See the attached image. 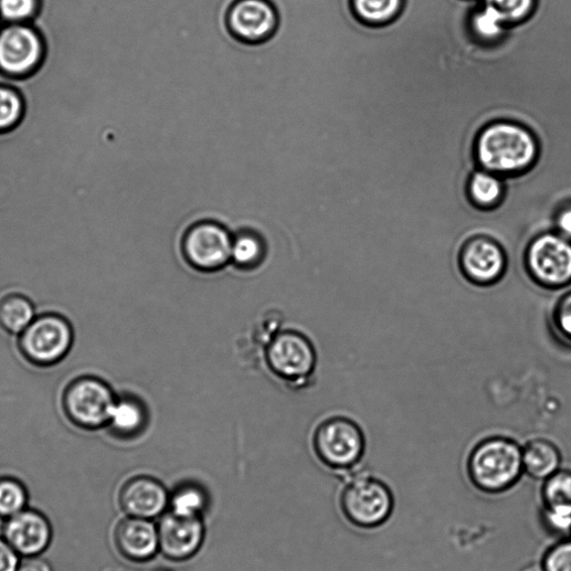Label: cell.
<instances>
[{"instance_id": "obj_8", "label": "cell", "mask_w": 571, "mask_h": 571, "mask_svg": "<svg viewBox=\"0 0 571 571\" xmlns=\"http://www.w3.org/2000/svg\"><path fill=\"white\" fill-rule=\"evenodd\" d=\"M318 458L336 470L353 469L362 459L366 437L360 426L346 417L322 422L314 435Z\"/></svg>"}, {"instance_id": "obj_18", "label": "cell", "mask_w": 571, "mask_h": 571, "mask_svg": "<svg viewBox=\"0 0 571 571\" xmlns=\"http://www.w3.org/2000/svg\"><path fill=\"white\" fill-rule=\"evenodd\" d=\"M562 455L548 440H533L522 447L524 473L535 480L544 482L560 470Z\"/></svg>"}, {"instance_id": "obj_21", "label": "cell", "mask_w": 571, "mask_h": 571, "mask_svg": "<svg viewBox=\"0 0 571 571\" xmlns=\"http://www.w3.org/2000/svg\"><path fill=\"white\" fill-rule=\"evenodd\" d=\"M467 192L475 207L491 210L501 203L505 183L501 177L479 169L470 177Z\"/></svg>"}, {"instance_id": "obj_26", "label": "cell", "mask_w": 571, "mask_h": 571, "mask_svg": "<svg viewBox=\"0 0 571 571\" xmlns=\"http://www.w3.org/2000/svg\"><path fill=\"white\" fill-rule=\"evenodd\" d=\"M41 12V0H0V22L33 24Z\"/></svg>"}, {"instance_id": "obj_9", "label": "cell", "mask_w": 571, "mask_h": 571, "mask_svg": "<svg viewBox=\"0 0 571 571\" xmlns=\"http://www.w3.org/2000/svg\"><path fill=\"white\" fill-rule=\"evenodd\" d=\"M264 357L272 373L294 387L305 385L316 368L311 341L295 330H281L275 335Z\"/></svg>"}, {"instance_id": "obj_32", "label": "cell", "mask_w": 571, "mask_h": 571, "mask_svg": "<svg viewBox=\"0 0 571 571\" xmlns=\"http://www.w3.org/2000/svg\"><path fill=\"white\" fill-rule=\"evenodd\" d=\"M556 233L571 242V202L561 207L553 218Z\"/></svg>"}, {"instance_id": "obj_5", "label": "cell", "mask_w": 571, "mask_h": 571, "mask_svg": "<svg viewBox=\"0 0 571 571\" xmlns=\"http://www.w3.org/2000/svg\"><path fill=\"white\" fill-rule=\"evenodd\" d=\"M117 398L110 387L95 377L73 380L63 393L65 416L84 430L107 426Z\"/></svg>"}, {"instance_id": "obj_25", "label": "cell", "mask_w": 571, "mask_h": 571, "mask_svg": "<svg viewBox=\"0 0 571 571\" xmlns=\"http://www.w3.org/2000/svg\"><path fill=\"white\" fill-rule=\"evenodd\" d=\"M468 24L473 36L483 43L500 41L508 28L501 17L486 6L469 18Z\"/></svg>"}, {"instance_id": "obj_3", "label": "cell", "mask_w": 571, "mask_h": 571, "mask_svg": "<svg viewBox=\"0 0 571 571\" xmlns=\"http://www.w3.org/2000/svg\"><path fill=\"white\" fill-rule=\"evenodd\" d=\"M74 342L71 322L54 313L36 316L19 336L22 357L39 368H50L61 363L70 353Z\"/></svg>"}, {"instance_id": "obj_12", "label": "cell", "mask_w": 571, "mask_h": 571, "mask_svg": "<svg viewBox=\"0 0 571 571\" xmlns=\"http://www.w3.org/2000/svg\"><path fill=\"white\" fill-rule=\"evenodd\" d=\"M461 267L474 284L493 285L505 274L507 257L503 247L490 237H474L463 247Z\"/></svg>"}, {"instance_id": "obj_7", "label": "cell", "mask_w": 571, "mask_h": 571, "mask_svg": "<svg viewBox=\"0 0 571 571\" xmlns=\"http://www.w3.org/2000/svg\"><path fill=\"white\" fill-rule=\"evenodd\" d=\"M46 43L32 24L0 28V73L14 80L34 75L43 65Z\"/></svg>"}, {"instance_id": "obj_28", "label": "cell", "mask_w": 571, "mask_h": 571, "mask_svg": "<svg viewBox=\"0 0 571 571\" xmlns=\"http://www.w3.org/2000/svg\"><path fill=\"white\" fill-rule=\"evenodd\" d=\"M172 512L199 517L207 508V496L202 489L193 485H186L176 490L171 500Z\"/></svg>"}, {"instance_id": "obj_36", "label": "cell", "mask_w": 571, "mask_h": 571, "mask_svg": "<svg viewBox=\"0 0 571 571\" xmlns=\"http://www.w3.org/2000/svg\"><path fill=\"white\" fill-rule=\"evenodd\" d=\"M156 571H171V570H169V569H158Z\"/></svg>"}, {"instance_id": "obj_17", "label": "cell", "mask_w": 571, "mask_h": 571, "mask_svg": "<svg viewBox=\"0 0 571 571\" xmlns=\"http://www.w3.org/2000/svg\"><path fill=\"white\" fill-rule=\"evenodd\" d=\"M148 420V409L144 401L126 395L117 400L107 427L120 438H133L146 430Z\"/></svg>"}, {"instance_id": "obj_2", "label": "cell", "mask_w": 571, "mask_h": 571, "mask_svg": "<svg viewBox=\"0 0 571 571\" xmlns=\"http://www.w3.org/2000/svg\"><path fill=\"white\" fill-rule=\"evenodd\" d=\"M522 474V447L510 438L485 440L469 456V478L486 494L497 495L511 489Z\"/></svg>"}, {"instance_id": "obj_10", "label": "cell", "mask_w": 571, "mask_h": 571, "mask_svg": "<svg viewBox=\"0 0 571 571\" xmlns=\"http://www.w3.org/2000/svg\"><path fill=\"white\" fill-rule=\"evenodd\" d=\"M531 278L549 289L571 284V242L558 233H544L531 241L526 252Z\"/></svg>"}, {"instance_id": "obj_1", "label": "cell", "mask_w": 571, "mask_h": 571, "mask_svg": "<svg viewBox=\"0 0 571 571\" xmlns=\"http://www.w3.org/2000/svg\"><path fill=\"white\" fill-rule=\"evenodd\" d=\"M538 155L535 136L512 121H497L487 126L475 145L479 168L499 177L525 172L536 162Z\"/></svg>"}, {"instance_id": "obj_30", "label": "cell", "mask_w": 571, "mask_h": 571, "mask_svg": "<svg viewBox=\"0 0 571 571\" xmlns=\"http://www.w3.org/2000/svg\"><path fill=\"white\" fill-rule=\"evenodd\" d=\"M544 571H571V537L552 544L541 560Z\"/></svg>"}, {"instance_id": "obj_29", "label": "cell", "mask_w": 571, "mask_h": 571, "mask_svg": "<svg viewBox=\"0 0 571 571\" xmlns=\"http://www.w3.org/2000/svg\"><path fill=\"white\" fill-rule=\"evenodd\" d=\"M24 487L13 479H0V517H13L27 505Z\"/></svg>"}, {"instance_id": "obj_27", "label": "cell", "mask_w": 571, "mask_h": 571, "mask_svg": "<svg viewBox=\"0 0 571 571\" xmlns=\"http://www.w3.org/2000/svg\"><path fill=\"white\" fill-rule=\"evenodd\" d=\"M484 6L496 11L510 27L528 20L536 9L537 0H484Z\"/></svg>"}, {"instance_id": "obj_16", "label": "cell", "mask_w": 571, "mask_h": 571, "mask_svg": "<svg viewBox=\"0 0 571 571\" xmlns=\"http://www.w3.org/2000/svg\"><path fill=\"white\" fill-rule=\"evenodd\" d=\"M116 542L120 552L135 561L151 559L159 547V532L155 525L142 518L121 521L116 531Z\"/></svg>"}, {"instance_id": "obj_11", "label": "cell", "mask_w": 571, "mask_h": 571, "mask_svg": "<svg viewBox=\"0 0 571 571\" xmlns=\"http://www.w3.org/2000/svg\"><path fill=\"white\" fill-rule=\"evenodd\" d=\"M225 23L237 41L260 45L274 38L279 15L269 0H236L226 13Z\"/></svg>"}, {"instance_id": "obj_31", "label": "cell", "mask_w": 571, "mask_h": 571, "mask_svg": "<svg viewBox=\"0 0 571 571\" xmlns=\"http://www.w3.org/2000/svg\"><path fill=\"white\" fill-rule=\"evenodd\" d=\"M552 326L564 345H571V292L563 293L558 299L552 310Z\"/></svg>"}, {"instance_id": "obj_19", "label": "cell", "mask_w": 571, "mask_h": 571, "mask_svg": "<svg viewBox=\"0 0 571 571\" xmlns=\"http://www.w3.org/2000/svg\"><path fill=\"white\" fill-rule=\"evenodd\" d=\"M35 306L22 294H9L0 299V327L20 336L35 319Z\"/></svg>"}, {"instance_id": "obj_24", "label": "cell", "mask_w": 571, "mask_h": 571, "mask_svg": "<svg viewBox=\"0 0 571 571\" xmlns=\"http://www.w3.org/2000/svg\"><path fill=\"white\" fill-rule=\"evenodd\" d=\"M25 99L20 89L0 84V134L18 128L25 116Z\"/></svg>"}, {"instance_id": "obj_34", "label": "cell", "mask_w": 571, "mask_h": 571, "mask_svg": "<svg viewBox=\"0 0 571 571\" xmlns=\"http://www.w3.org/2000/svg\"><path fill=\"white\" fill-rule=\"evenodd\" d=\"M18 571H52V568L43 559L30 557L21 562Z\"/></svg>"}, {"instance_id": "obj_13", "label": "cell", "mask_w": 571, "mask_h": 571, "mask_svg": "<svg viewBox=\"0 0 571 571\" xmlns=\"http://www.w3.org/2000/svg\"><path fill=\"white\" fill-rule=\"evenodd\" d=\"M159 546L162 552L173 560L192 557L203 540V525L199 517L166 515L158 528Z\"/></svg>"}, {"instance_id": "obj_37", "label": "cell", "mask_w": 571, "mask_h": 571, "mask_svg": "<svg viewBox=\"0 0 571 571\" xmlns=\"http://www.w3.org/2000/svg\"><path fill=\"white\" fill-rule=\"evenodd\" d=\"M2 27H3V24H2V22H0V28H2Z\"/></svg>"}, {"instance_id": "obj_35", "label": "cell", "mask_w": 571, "mask_h": 571, "mask_svg": "<svg viewBox=\"0 0 571 571\" xmlns=\"http://www.w3.org/2000/svg\"><path fill=\"white\" fill-rule=\"evenodd\" d=\"M520 571H544L541 562H532L520 569Z\"/></svg>"}, {"instance_id": "obj_20", "label": "cell", "mask_w": 571, "mask_h": 571, "mask_svg": "<svg viewBox=\"0 0 571 571\" xmlns=\"http://www.w3.org/2000/svg\"><path fill=\"white\" fill-rule=\"evenodd\" d=\"M405 0H351L355 19L368 27H384L402 13Z\"/></svg>"}, {"instance_id": "obj_6", "label": "cell", "mask_w": 571, "mask_h": 571, "mask_svg": "<svg viewBox=\"0 0 571 571\" xmlns=\"http://www.w3.org/2000/svg\"><path fill=\"white\" fill-rule=\"evenodd\" d=\"M233 240L221 223L199 221L189 226L182 237V256L197 272L216 273L232 263Z\"/></svg>"}, {"instance_id": "obj_15", "label": "cell", "mask_w": 571, "mask_h": 571, "mask_svg": "<svg viewBox=\"0 0 571 571\" xmlns=\"http://www.w3.org/2000/svg\"><path fill=\"white\" fill-rule=\"evenodd\" d=\"M8 542L20 553L34 556L42 552L51 539L47 520L35 511H21L11 517L4 529Z\"/></svg>"}, {"instance_id": "obj_22", "label": "cell", "mask_w": 571, "mask_h": 571, "mask_svg": "<svg viewBox=\"0 0 571 571\" xmlns=\"http://www.w3.org/2000/svg\"><path fill=\"white\" fill-rule=\"evenodd\" d=\"M267 249L264 240L253 231H242L234 236L232 263L241 271H254L265 261Z\"/></svg>"}, {"instance_id": "obj_4", "label": "cell", "mask_w": 571, "mask_h": 571, "mask_svg": "<svg viewBox=\"0 0 571 571\" xmlns=\"http://www.w3.org/2000/svg\"><path fill=\"white\" fill-rule=\"evenodd\" d=\"M340 506L355 526L373 529L388 522L394 510V498L383 482L363 473L350 479L341 494Z\"/></svg>"}, {"instance_id": "obj_14", "label": "cell", "mask_w": 571, "mask_h": 571, "mask_svg": "<svg viewBox=\"0 0 571 571\" xmlns=\"http://www.w3.org/2000/svg\"><path fill=\"white\" fill-rule=\"evenodd\" d=\"M168 500L166 488L150 477L129 480L120 494L124 510L133 517L142 519L159 516L166 509Z\"/></svg>"}, {"instance_id": "obj_33", "label": "cell", "mask_w": 571, "mask_h": 571, "mask_svg": "<svg viewBox=\"0 0 571 571\" xmlns=\"http://www.w3.org/2000/svg\"><path fill=\"white\" fill-rule=\"evenodd\" d=\"M18 569L17 550L9 542L0 539V571H17Z\"/></svg>"}, {"instance_id": "obj_23", "label": "cell", "mask_w": 571, "mask_h": 571, "mask_svg": "<svg viewBox=\"0 0 571 571\" xmlns=\"http://www.w3.org/2000/svg\"><path fill=\"white\" fill-rule=\"evenodd\" d=\"M543 509L571 517V470L560 469L543 482Z\"/></svg>"}]
</instances>
